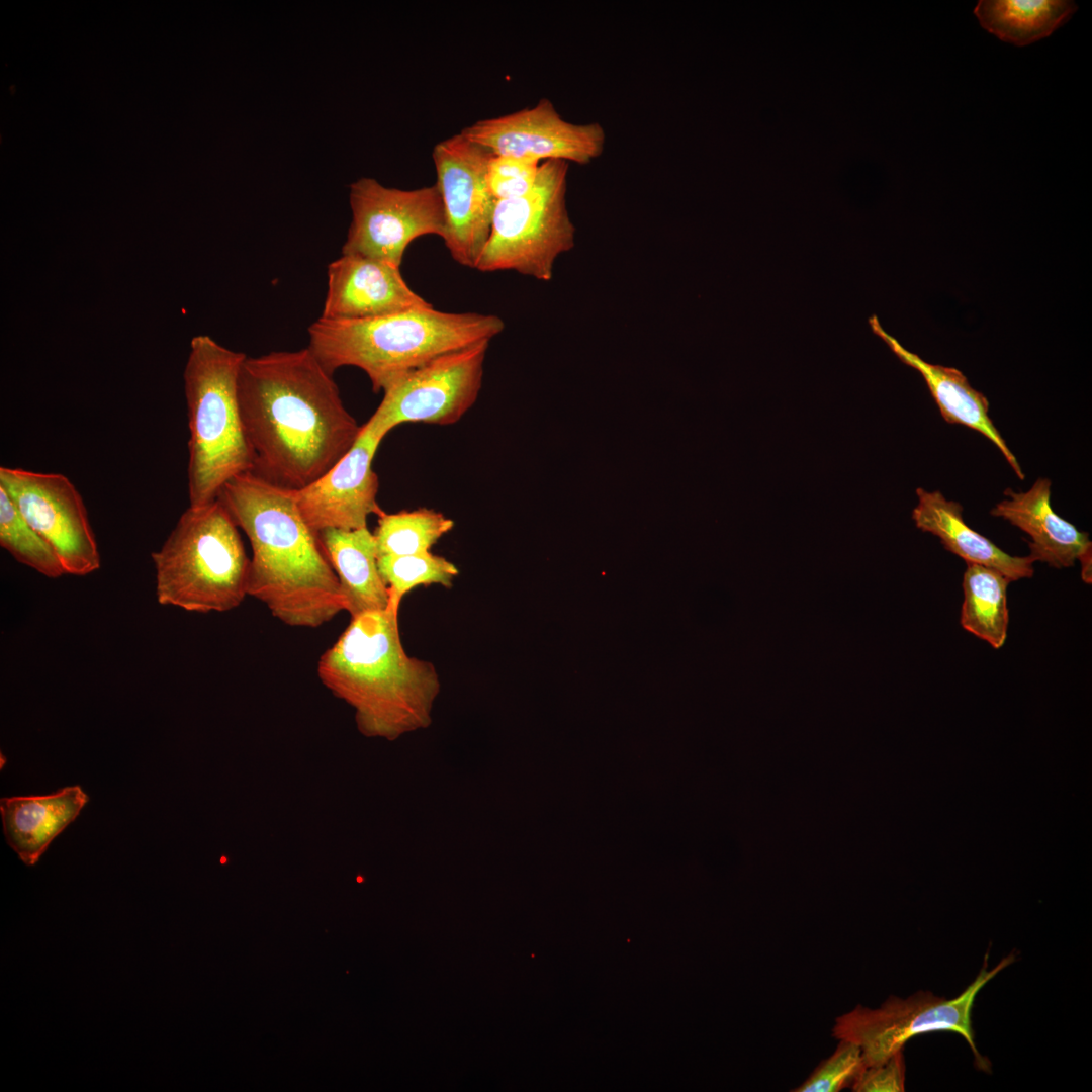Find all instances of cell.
Returning <instances> with one entry per match:
<instances>
[{
    "instance_id": "obj_1",
    "label": "cell",
    "mask_w": 1092,
    "mask_h": 1092,
    "mask_svg": "<svg viewBox=\"0 0 1092 1092\" xmlns=\"http://www.w3.org/2000/svg\"><path fill=\"white\" fill-rule=\"evenodd\" d=\"M238 400L253 454L251 472L290 490L328 472L361 431L333 374L308 347L246 356Z\"/></svg>"
},
{
    "instance_id": "obj_2",
    "label": "cell",
    "mask_w": 1092,
    "mask_h": 1092,
    "mask_svg": "<svg viewBox=\"0 0 1092 1092\" xmlns=\"http://www.w3.org/2000/svg\"><path fill=\"white\" fill-rule=\"evenodd\" d=\"M217 499L251 543L248 596L291 627L317 628L346 611L339 579L290 489L246 472Z\"/></svg>"
},
{
    "instance_id": "obj_3",
    "label": "cell",
    "mask_w": 1092,
    "mask_h": 1092,
    "mask_svg": "<svg viewBox=\"0 0 1092 1092\" xmlns=\"http://www.w3.org/2000/svg\"><path fill=\"white\" fill-rule=\"evenodd\" d=\"M400 604L351 618L320 657L317 674L336 696L356 709L360 730L395 738L431 721L440 690L436 667L410 656L400 640Z\"/></svg>"
},
{
    "instance_id": "obj_4",
    "label": "cell",
    "mask_w": 1092,
    "mask_h": 1092,
    "mask_svg": "<svg viewBox=\"0 0 1092 1092\" xmlns=\"http://www.w3.org/2000/svg\"><path fill=\"white\" fill-rule=\"evenodd\" d=\"M504 328L494 314L433 306L370 318L320 317L308 328V348L332 374L344 366L363 370L378 392L438 356L490 342Z\"/></svg>"
},
{
    "instance_id": "obj_5",
    "label": "cell",
    "mask_w": 1092,
    "mask_h": 1092,
    "mask_svg": "<svg viewBox=\"0 0 1092 1092\" xmlns=\"http://www.w3.org/2000/svg\"><path fill=\"white\" fill-rule=\"evenodd\" d=\"M246 354L198 335L190 342L183 379L188 411L189 506L217 499L232 478L253 471V454L238 400Z\"/></svg>"
},
{
    "instance_id": "obj_6",
    "label": "cell",
    "mask_w": 1092,
    "mask_h": 1092,
    "mask_svg": "<svg viewBox=\"0 0 1092 1092\" xmlns=\"http://www.w3.org/2000/svg\"><path fill=\"white\" fill-rule=\"evenodd\" d=\"M151 557L160 605L221 613L248 596L250 558L238 526L218 499L189 506Z\"/></svg>"
},
{
    "instance_id": "obj_7",
    "label": "cell",
    "mask_w": 1092,
    "mask_h": 1092,
    "mask_svg": "<svg viewBox=\"0 0 1092 1092\" xmlns=\"http://www.w3.org/2000/svg\"><path fill=\"white\" fill-rule=\"evenodd\" d=\"M568 169L565 161H544L527 194L496 201L476 270L552 279L556 258L574 247L575 228L566 205Z\"/></svg>"
},
{
    "instance_id": "obj_8",
    "label": "cell",
    "mask_w": 1092,
    "mask_h": 1092,
    "mask_svg": "<svg viewBox=\"0 0 1092 1092\" xmlns=\"http://www.w3.org/2000/svg\"><path fill=\"white\" fill-rule=\"evenodd\" d=\"M987 958L976 979L957 997L946 999L929 991H919L907 998L889 997L880 1007L857 1005L838 1016L832 1029L835 1038L855 1043L864 1065L879 1064L903 1050L912 1037L932 1032L951 1031L969 1043L976 1061L985 1067L976 1048L972 1027V1009L979 991L1015 960L1010 954L987 970Z\"/></svg>"
},
{
    "instance_id": "obj_9",
    "label": "cell",
    "mask_w": 1092,
    "mask_h": 1092,
    "mask_svg": "<svg viewBox=\"0 0 1092 1092\" xmlns=\"http://www.w3.org/2000/svg\"><path fill=\"white\" fill-rule=\"evenodd\" d=\"M489 341L438 356L410 371L383 391L364 424L383 438L404 423L451 425L476 401Z\"/></svg>"
},
{
    "instance_id": "obj_10",
    "label": "cell",
    "mask_w": 1092,
    "mask_h": 1092,
    "mask_svg": "<svg viewBox=\"0 0 1092 1092\" xmlns=\"http://www.w3.org/2000/svg\"><path fill=\"white\" fill-rule=\"evenodd\" d=\"M352 221L342 254L401 265L407 246L426 235L442 239L446 217L436 184L403 190L363 177L350 185Z\"/></svg>"
},
{
    "instance_id": "obj_11",
    "label": "cell",
    "mask_w": 1092,
    "mask_h": 1092,
    "mask_svg": "<svg viewBox=\"0 0 1092 1092\" xmlns=\"http://www.w3.org/2000/svg\"><path fill=\"white\" fill-rule=\"evenodd\" d=\"M0 486L53 546L66 574L84 576L100 568L101 557L85 504L68 477L1 466Z\"/></svg>"
},
{
    "instance_id": "obj_12",
    "label": "cell",
    "mask_w": 1092,
    "mask_h": 1092,
    "mask_svg": "<svg viewBox=\"0 0 1092 1092\" xmlns=\"http://www.w3.org/2000/svg\"><path fill=\"white\" fill-rule=\"evenodd\" d=\"M492 153L461 132L432 152L445 217L444 244L460 265L473 268L488 239L496 200L486 182Z\"/></svg>"
},
{
    "instance_id": "obj_13",
    "label": "cell",
    "mask_w": 1092,
    "mask_h": 1092,
    "mask_svg": "<svg viewBox=\"0 0 1092 1092\" xmlns=\"http://www.w3.org/2000/svg\"><path fill=\"white\" fill-rule=\"evenodd\" d=\"M460 132L493 155L538 163L562 160L586 165L603 154L606 145L599 122H569L546 98L532 107L477 120Z\"/></svg>"
},
{
    "instance_id": "obj_14",
    "label": "cell",
    "mask_w": 1092,
    "mask_h": 1092,
    "mask_svg": "<svg viewBox=\"0 0 1092 1092\" xmlns=\"http://www.w3.org/2000/svg\"><path fill=\"white\" fill-rule=\"evenodd\" d=\"M382 439L361 426L349 452L309 485L291 490L295 505L315 533L327 529L367 527V518L383 510L377 503L378 476L372 463Z\"/></svg>"
},
{
    "instance_id": "obj_15",
    "label": "cell",
    "mask_w": 1092,
    "mask_h": 1092,
    "mask_svg": "<svg viewBox=\"0 0 1092 1092\" xmlns=\"http://www.w3.org/2000/svg\"><path fill=\"white\" fill-rule=\"evenodd\" d=\"M328 286L321 317L359 320L433 306L403 279L400 268L357 255L328 265Z\"/></svg>"
},
{
    "instance_id": "obj_16",
    "label": "cell",
    "mask_w": 1092,
    "mask_h": 1092,
    "mask_svg": "<svg viewBox=\"0 0 1092 1092\" xmlns=\"http://www.w3.org/2000/svg\"><path fill=\"white\" fill-rule=\"evenodd\" d=\"M1004 495L1007 498L991 509L990 514L1007 520L1030 536L1029 556L1034 562H1044L1056 568L1071 567L1091 549L1089 534L1053 510L1050 479L1038 478L1024 492L1007 488Z\"/></svg>"
},
{
    "instance_id": "obj_17",
    "label": "cell",
    "mask_w": 1092,
    "mask_h": 1092,
    "mask_svg": "<svg viewBox=\"0 0 1092 1092\" xmlns=\"http://www.w3.org/2000/svg\"><path fill=\"white\" fill-rule=\"evenodd\" d=\"M870 326L895 355L906 365L916 369L925 380L942 418L949 424L964 425L988 438L1003 454L1019 479H1024L1016 457L989 417L986 396L971 386L967 377L958 369L931 364L905 349L894 337L884 331L877 316Z\"/></svg>"
},
{
    "instance_id": "obj_18",
    "label": "cell",
    "mask_w": 1092,
    "mask_h": 1092,
    "mask_svg": "<svg viewBox=\"0 0 1092 1092\" xmlns=\"http://www.w3.org/2000/svg\"><path fill=\"white\" fill-rule=\"evenodd\" d=\"M916 494L918 504L912 511L916 527L938 537L947 551L960 556L966 563L993 568L1011 582L1033 576V559L1029 555H1009L971 529L964 521L960 503L945 498L938 490L917 488Z\"/></svg>"
},
{
    "instance_id": "obj_19",
    "label": "cell",
    "mask_w": 1092,
    "mask_h": 1092,
    "mask_svg": "<svg viewBox=\"0 0 1092 1092\" xmlns=\"http://www.w3.org/2000/svg\"><path fill=\"white\" fill-rule=\"evenodd\" d=\"M88 800L80 786L44 796L2 798L0 814L8 845L26 866L35 864Z\"/></svg>"
},
{
    "instance_id": "obj_20",
    "label": "cell",
    "mask_w": 1092,
    "mask_h": 1092,
    "mask_svg": "<svg viewBox=\"0 0 1092 1092\" xmlns=\"http://www.w3.org/2000/svg\"><path fill=\"white\" fill-rule=\"evenodd\" d=\"M323 551L334 569L351 618L385 610L390 593L378 570L374 534L367 527L327 529L317 534Z\"/></svg>"
},
{
    "instance_id": "obj_21",
    "label": "cell",
    "mask_w": 1092,
    "mask_h": 1092,
    "mask_svg": "<svg viewBox=\"0 0 1092 1092\" xmlns=\"http://www.w3.org/2000/svg\"><path fill=\"white\" fill-rule=\"evenodd\" d=\"M1077 9L1069 0H981L974 14L999 39L1023 47L1051 35Z\"/></svg>"
},
{
    "instance_id": "obj_22",
    "label": "cell",
    "mask_w": 1092,
    "mask_h": 1092,
    "mask_svg": "<svg viewBox=\"0 0 1092 1092\" xmlns=\"http://www.w3.org/2000/svg\"><path fill=\"white\" fill-rule=\"evenodd\" d=\"M1011 581L999 571L977 563H967L963 577L962 627L1001 648L1007 638L1009 611L1007 587Z\"/></svg>"
},
{
    "instance_id": "obj_23",
    "label": "cell",
    "mask_w": 1092,
    "mask_h": 1092,
    "mask_svg": "<svg viewBox=\"0 0 1092 1092\" xmlns=\"http://www.w3.org/2000/svg\"><path fill=\"white\" fill-rule=\"evenodd\" d=\"M374 537L378 556L431 552L438 540L454 527L453 520L432 509L385 513L377 516Z\"/></svg>"
},
{
    "instance_id": "obj_24",
    "label": "cell",
    "mask_w": 1092,
    "mask_h": 1092,
    "mask_svg": "<svg viewBox=\"0 0 1092 1092\" xmlns=\"http://www.w3.org/2000/svg\"><path fill=\"white\" fill-rule=\"evenodd\" d=\"M0 545L19 563L49 578L66 574L53 546L24 519L1 486Z\"/></svg>"
},
{
    "instance_id": "obj_25",
    "label": "cell",
    "mask_w": 1092,
    "mask_h": 1092,
    "mask_svg": "<svg viewBox=\"0 0 1092 1092\" xmlns=\"http://www.w3.org/2000/svg\"><path fill=\"white\" fill-rule=\"evenodd\" d=\"M381 578L389 588L390 599L398 604L412 589L420 585L439 584L450 588L458 568L443 556L431 552L413 555H381L377 557Z\"/></svg>"
},
{
    "instance_id": "obj_26",
    "label": "cell",
    "mask_w": 1092,
    "mask_h": 1092,
    "mask_svg": "<svg viewBox=\"0 0 1092 1092\" xmlns=\"http://www.w3.org/2000/svg\"><path fill=\"white\" fill-rule=\"evenodd\" d=\"M864 1067L860 1049L841 1039L834 1053L822 1061L795 1092H838L851 1087Z\"/></svg>"
},
{
    "instance_id": "obj_27",
    "label": "cell",
    "mask_w": 1092,
    "mask_h": 1092,
    "mask_svg": "<svg viewBox=\"0 0 1092 1092\" xmlns=\"http://www.w3.org/2000/svg\"><path fill=\"white\" fill-rule=\"evenodd\" d=\"M540 164L492 155L487 165L486 182L493 198L497 201L527 194L535 184Z\"/></svg>"
},
{
    "instance_id": "obj_28",
    "label": "cell",
    "mask_w": 1092,
    "mask_h": 1092,
    "mask_svg": "<svg viewBox=\"0 0 1092 1092\" xmlns=\"http://www.w3.org/2000/svg\"><path fill=\"white\" fill-rule=\"evenodd\" d=\"M851 1088L855 1092L904 1091L905 1063L902 1051L882 1063L864 1065Z\"/></svg>"
},
{
    "instance_id": "obj_29",
    "label": "cell",
    "mask_w": 1092,
    "mask_h": 1092,
    "mask_svg": "<svg viewBox=\"0 0 1092 1092\" xmlns=\"http://www.w3.org/2000/svg\"><path fill=\"white\" fill-rule=\"evenodd\" d=\"M1078 560H1080L1081 566H1082V571H1081L1082 579L1086 583L1091 584V582H1092L1091 549L1088 550L1087 552H1085L1082 556H1080Z\"/></svg>"
}]
</instances>
